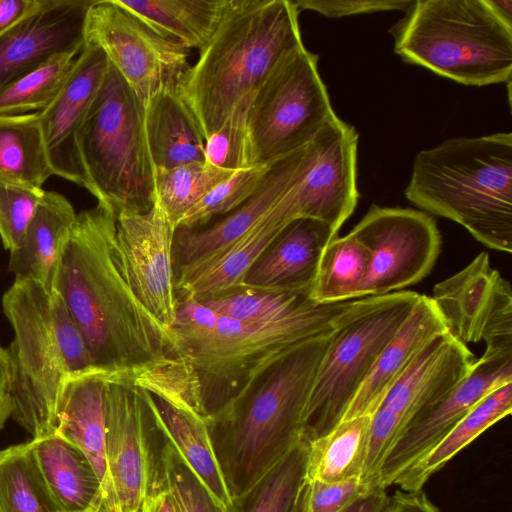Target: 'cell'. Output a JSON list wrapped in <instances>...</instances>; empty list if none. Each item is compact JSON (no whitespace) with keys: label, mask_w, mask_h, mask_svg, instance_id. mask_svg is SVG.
Segmentation results:
<instances>
[{"label":"cell","mask_w":512,"mask_h":512,"mask_svg":"<svg viewBox=\"0 0 512 512\" xmlns=\"http://www.w3.org/2000/svg\"><path fill=\"white\" fill-rule=\"evenodd\" d=\"M85 43L105 53L143 106L161 90L178 88L188 49L166 39L115 0H95L85 21Z\"/></svg>","instance_id":"7c38bea8"},{"label":"cell","mask_w":512,"mask_h":512,"mask_svg":"<svg viewBox=\"0 0 512 512\" xmlns=\"http://www.w3.org/2000/svg\"><path fill=\"white\" fill-rule=\"evenodd\" d=\"M298 9L313 10L327 17L339 18L343 16L372 13L387 10L406 11L412 0H358V1H319V0H298L293 1Z\"/></svg>","instance_id":"bcb514c9"},{"label":"cell","mask_w":512,"mask_h":512,"mask_svg":"<svg viewBox=\"0 0 512 512\" xmlns=\"http://www.w3.org/2000/svg\"><path fill=\"white\" fill-rule=\"evenodd\" d=\"M350 233L370 253L360 298L397 292L420 282L432 271L441 250L435 220L413 209L373 205Z\"/></svg>","instance_id":"5bb4252c"},{"label":"cell","mask_w":512,"mask_h":512,"mask_svg":"<svg viewBox=\"0 0 512 512\" xmlns=\"http://www.w3.org/2000/svg\"><path fill=\"white\" fill-rule=\"evenodd\" d=\"M289 0H229L224 17L178 91L207 139L273 69L304 47Z\"/></svg>","instance_id":"3957f363"},{"label":"cell","mask_w":512,"mask_h":512,"mask_svg":"<svg viewBox=\"0 0 512 512\" xmlns=\"http://www.w3.org/2000/svg\"><path fill=\"white\" fill-rule=\"evenodd\" d=\"M145 132L155 169L205 161V137L178 88L164 89L144 106Z\"/></svg>","instance_id":"83f0119b"},{"label":"cell","mask_w":512,"mask_h":512,"mask_svg":"<svg viewBox=\"0 0 512 512\" xmlns=\"http://www.w3.org/2000/svg\"><path fill=\"white\" fill-rule=\"evenodd\" d=\"M76 215L72 204L63 195L44 192L21 242L9 251L8 270L15 279L34 280L53 291Z\"/></svg>","instance_id":"4316f807"},{"label":"cell","mask_w":512,"mask_h":512,"mask_svg":"<svg viewBox=\"0 0 512 512\" xmlns=\"http://www.w3.org/2000/svg\"><path fill=\"white\" fill-rule=\"evenodd\" d=\"M234 171L218 168L206 161L155 169V201L176 229L185 215Z\"/></svg>","instance_id":"d590c367"},{"label":"cell","mask_w":512,"mask_h":512,"mask_svg":"<svg viewBox=\"0 0 512 512\" xmlns=\"http://www.w3.org/2000/svg\"><path fill=\"white\" fill-rule=\"evenodd\" d=\"M0 175L40 188L54 175L38 111L0 115Z\"/></svg>","instance_id":"d6a6232c"},{"label":"cell","mask_w":512,"mask_h":512,"mask_svg":"<svg viewBox=\"0 0 512 512\" xmlns=\"http://www.w3.org/2000/svg\"><path fill=\"white\" fill-rule=\"evenodd\" d=\"M53 290L80 330L94 368L133 384L185 359L173 331L135 295L117 248L115 214L104 204L76 215Z\"/></svg>","instance_id":"6da1fadb"},{"label":"cell","mask_w":512,"mask_h":512,"mask_svg":"<svg viewBox=\"0 0 512 512\" xmlns=\"http://www.w3.org/2000/svg\"><path fill=\"white\" fill-rule=\"evenodd\" d=\"M79 152L87 190L114 214L144 212L155 201L144 106L109 63L81 128Z\"/></svg>","instance_id":"ba28073f"},{"label":"cell","mask_w":512,"mask_h":512,"mask_svg":"<svg viewBox=\"0 0 512 512\" xmlns=\"http://www.w3.org/2000/svg\"><path fill=\"white\" fill-rule=\"evenodd\" d=\"M512 382V350L484 351L470 373L444 399L414 415L388 451L377 485L386 490L428 453L486 395Z\"/></svg>","instance_id":"2e32d148"},{"label":"cell","mask_w":512,"mask_h":512,"mask_svg":"<svg viewBox=\"0 0 512 512\" xmlns=\"http://www.w3.org/2000/svg\"><path fill=\"white\" fill-rule=\"evenodd\" d=\"M380 512H440L420 490H397L387 499Z\"/></svg>","instance_id":"7dc6e473"},{"label":"cell","mask_w":512,"mask_h":512,"mask_svg":"<svg viewBox=\"0 0 512 512\" xmlns=\"http://www.w3.org/2000/svg\"><path fill=\"white\" fill-rule=\"evenodd\" d=\"M487 2L499 18L512 26V0H487Z\"/></svg>","instance_id":"f5cc1de1"},{"label":"cell","mask_w":512,"mask_h":512,"mask_svg":"<svg viewBox=\"0 0 512 512\" xmlns=\"http://www.w3.org/2000/svg\"><path fill=\"white\" fill-rule=\"evenodd\" d=\"M139 388L168 443L222 510L230 512L233 498L217 461L206 419L186 403Z\"/></svg>","instance_id":"d4e9b609"},{"label":"cell","mask_w":512,"mask_h":512,"mask_svg":"<svg viewBox=\"0 0 512 512\" xmlns=\"http://www.w3.org/2000/svg\"><path fill=\"white\" fill-rule=\"evenodd\" d=\"M79 53L58 55L0 90V115L45 109L57 96Z\"/></svg>","instance_id":"74e56055"},{"label":"cell","mask_w":512,"mask_h":512,"mask_svg":"<svg viewBox=\"0 0 512 512\" xmlns=\"http://www.w3.org/2000/svg\"><path fill=\"white\" fill-rule=\"evenodd\" d=\"M95 0H48L0 36V90L63 53H80Z\"/></svg>","instance_id":"ffe728a7"},{"label":"cell","mask_w":512,"mask_h":512,"mask_svg":"<svg viewBox=\"0 0 512 512\" xmlns=\"http://www.w3.org/2000/svg\"><path fill=\"white\" fill-rule=\"evenodd\" d=\"M371 416L343 420L331 432L308 444L305 478L325 483L361 479Z\"/></svg>","instance_id":"1f68e13d"},{"label":"cell","mask_w":512,"mask_h":512,"mask_svg":"<svg viewBox=\"0 0 512 512\" xmlns=\"http://www.w3.org/2000/svg\"><path fill=\"white\" fill-rule=\"evenodd\" d=\"M369 265L370 253L354 235L335 237L321 254L310 298L321 304L360 298Z\"/></svg>","instance_id":"836d02e7"},{"label":"cell","mask_w":512,"mask_h":512,"mask_svg":"<svg viewBox=\"0 0 512 512\" xmlns=\"http://www.w3.org/2000/svg\"><path fill=\"white\" fill-rule=\"evenodd\" d=\"M375 299L329 304L311 300L286 317L264 323L217 315L195 299L181 302L171 330L192 369L202 416L210 420L220 414L287 352L333 331Z\"/></svg>","instance_id":"7a4b0ae2"},{"label":"cell","mask_w":512,"mask_h":512,"mask_svg":"<svg viewBox=\"0 0 512 512\" xmlns=\"http://www.w3.org/2000/svg\"><path fill=\"white\" fill-rule=\"evenodd\" d=\"M332 332L287 352L241 399L206 420L232 498L301 441L304 409Z\"/></svg>","instance_id":"277c9868"},{"label":"cell","mask_w":512,"mask_h":512,"mask_svg":"<svg viewBox=\"0 0 512 512\" xmlns=\"http://www.w3.org/2000/svg\"><path fill=\"white\" fill-rule=\"evenodd\" d=\"M449 331L433 298L419 295L407 318L381 351L343 420L372 415L422 347Z\"/></svg>","instance_id":"603a6c76"},{"label":"cell","mask_w":512,"mask_h":512,"mask_svg":"<svg viewBox=\"0 0 512 512\" xmlns=\"http://www.w3.org/2000/svg\"><path fill=\"white\" fill-rule=\"evenodd\" d=\"M512 411V382L480 400L428 453L393 482L402 490H420L428 479L485 430Z\"/></svg>","instance_id":"4dcf8cb0"},{"label":"cell","mask_w":512,"mask_h":512,"mask_svg":"<svg viewBox=\"0 0 512 512\" xmlns=\"http://www.w3.org/2000/svg\"><path fill=\"white\" fill-rule=\"evenodd\" d=\"M387 494L383 488H374L358 497L341 512H380Z\"/></svg>","instance_id":"f907efd6"},{"label":"cell","mask_w":512,"mask_h":512,"mask_svg":"<svg viewBox=\"0 0 512 512\" xmlns=\"http://www.w3.org/2000/svg\"><path fill=\"white\" fill-rule=\"evenodd\" d=\"M47 2L48 0H0V36L40 10Z\"/></svg>","instance_id":"c3c4849f"},{"label":"cell","mask_w":512,"mask_h":512,"mask_svg":"<svg viewBox=\"0 0 512 512\" xmlns=\"http://www.w3.org/2000/svg\"><path fill=\"white\" fill-rule=\"evenodd\" d=\"M90 512H114L112 509H110L105 503H103L100 507H98L95 510H92Z\"/></svg>","instance_id":"db71d44e"},{"label":"cell","mask_w":512,"mask_h":512,"mask_svg":"<svg viewBox=\"0 0 512 512\" xmlns=\"http://www.w3.org/2000/svg\"><path fill=\"white\" fill-rule=\"evenodd\" d=\"M111 378L116 377L96 368L70 374L60 393L55 430L88 457L104 494L107 482L105 391Z\"/></svg>","instance_id":"484cf974"},{"label":"cell","mask_w":512,"mask_h":512,"mask_svg":"<svg viewBox=\"0 0 512 512\" xmlns=\"http://www.w3.org/2000/svg\"><path fill=\"white\" fill-rule=\"evenodd\" d=\"M305 150L274 161L254 194L234 210L200 227L175 229V283L223 252L271 210L298 175Z\"/></svg>","instance_id":"d6986e66"},{"label":"cell","mask_w":512,"mask_h":512,"mask_svg":"<svg viewBox=\"0 0 512 512\" xmlns=\"http://www.w3.org/2000/svg\"><path fill=\"white\" fill-rule=\"evenodd\" d=\"M432 298L463 344L484 341L485 351L512 350L511 286L487 253L435 285Z\"/></svg>","instance_id":"9a60e30c"},{"label":"cell","mask_w":512,"mask_h":512,"mask_svg":"<svg viewBox=\"0 0 512 512\" xmlns=\"http://www.w3.org/2000/svg\"><path fill=\"white\" fill-rule=\"evenodd\" d=\"M370 416L368 445L361 480L374 489L380 488L377 485L379 470L403 427V421L398 414L383 405Z\"/></svg>","instance_id":"f6af8a7d"},{"label":"cell","mask_w":512,"mask_h":512,"mask_svg":"<svg viewBox=\"0 0 512 512\" xmlns=\"http://www.w3.org/2000/svg\"><path fill=\"white\" fill-rule=\"evenodd\" d=\"M405 196L486 247L511 253L512 134L451 138L421 150Z\"/></svg>","instance_id":"5b68a950"},{"label":"cell","mask_w":512,"mask_h":512,"mask_svg":"<svg viewBox=\"0 0 512 512\" xmlns=\"http://www.w3.org/2000/svg\"><path fill=\"white\" fill-rule=\"evenodd\" d=\"M420 294L377 296L333 330L302 418L301 441L310 443L342 422L358 389Z\"/></svg>","instance_id":"9c48e42d"},{"label":"cell","mask_w":512,"mask_h":512,"mask_svg":"<svg viewBox=\"0 0 512 512\" xmlns=\"http://www.w3.org/2000/svg\"><path fill=\"white\" fill-rule=\"evenodd\" d=\"M310 291L238 288L200 299L217 315L247 323L279 320L311 301Z\"/></svg>","instance_id":"8d00e7d4"},{"label":"cell","mask_w":512,"mask_h":512,"mask_svg":"<svg viewBox=\"0 0 512 512\" xmlns=\"http://www.w3.org/2000/svg\"><path fill=\"white\" fill-rule=\"evenodd\" d=\"M337 236L329 224L314 218L289 222L251 266L242 287L310 291L321 254Z\"/></svg>","instance_id":"7402d4cb"},{"label":"cell","mask_w":512,"mask_h":512,"mask_svg":"<svg viewBox=\"0 0 512 512\" xmlns=\"http://www.w3.org/2000/svg\"><path fill=\"white\" fill-rule=\"evenodd\" d=\"M370 490L361 479L325 483L304 478L291 512H341Z\"/></svg>","instance_id":"ee69618b"},{"label":"cell","mask_w":512,"mask_h":512,"mask_svg":"<svg viewBox=\"0 0 512 512\" xmlns=\"http://www.w3.org/2000/svg\"><path fill=\"white\" fill-rule=\"evenodd\" d=\"M163 471L179 512H224L168 441L163 451Z\"/></svg>","instance_id":"7bdbcfd3"},{"label":"cell","mask_w":512,"mask_h":512,"mask_svg":"<svg viewBox=\"0 0 512 512\" xmlns=\"http://www.w3.org/2000/svg\"><path fill=\"white\" fill-rule=\"evenodd\" d=\"M116 243L130 285L143 306L164 326H173L179 300L175 287V229L154 201L144 212L115 214Z\"/></svg>","instance_id":"e0dca14e"},{"label":"cell","mask_w":512,"mask_h":512,"mask_svg":"<svg viewBox=\"0 0 512 512\" xmlns=\"http://www.w3.org/2000/svg\"><path fill=\"white\" fill-rule=\"evenodd\" d=\"M166 39L201 50L212 38L229 0H115Z\"/></svg>","instance_id":"f546056e"},{"label":"cell","mask_w":512,"mask_h":512,"mask_svg":"<svg viewBox=\"0 0 512 512\" xmlns=\"http://www.w3.org/2000/svg\"><path fill=\"white\" fill-rule=\"evenodd\" d=\"M287 224L270 210L223 252L176 281L178 300H200L241 288L251 266Z\"/></svg>","instance_id":"f1b7e54d"},{"label":"cell","mask_w":512,"mask_h":512,"mask_svg":"<svg viewBox=\"0 0 512 512\" xmlns=\"http://www.w3.org/2000/svg\"><path fill=\"white\" fill-rule=\"evenodd\" d=\"M105 504L114 512H143L151 494L166 487V438L141 389L120 378L105 391Z\"/></svg>","instance_id":"8fae6325"},{"label":"cell","mask_w":512,"mask_h":512,"mask_svg":"<svg viewBox=\"0 0 512 512\" xmlns=\"http://www.w3.org/2000/svg\"><path fill=\"white\" fill-rule=\"evenodd\" d=\"M2 310L14 332L11 416L33 439L53 434L66 378L94 368L84 339L61 296L37 281L15 279Z\"/></svg>","instance_id":"8992f818"},{"label":"cell","mask_w":512,"mask_h":512,"mask_svg":"<svg viewBox=\"0 0 512 512\" xmlns=\"http://www.w3.org/2000/svg\"><path fill=\"white\" fill-rule=\"evenodd\" d=\"M251 97L239 103L221 127L206 139L207 163L227 170L247 167L246 122Z\"/></svg>","instance_id":"b9f144b4"},{"label":"cell","mask_w":512,"mask_h":512,"mask_svg":"<svg viewBox=\"0 0 512 512\" xmlns=\"http://www.w3.org/2000/svg\"><path fill=\"white\" fill-rule=\"evenodd\" d=\"M475 360L451 331L440 334L416 354L380 405L398 414L404 426L418 412L447 397L470 373Z\"/></svg>","instance_id":"44dd1931"},{"label":"cell","mask_w":512,"mask_h":512,"mask_svg":"<svg viewBox=\"0 0 512 512\" xmlns=\"http://www.w3.org/2000/svg\"><path fill=\"white\" fill-rule=\"evenodd\" d=\"M404 61L470 86L511 81L512 26L487 0H416L393 28Z\"/></svg>","instance_id":"52a82bcc"},{"label":"cell","mask_w":512,"mask_h":512,"mask_svg":"<svg viewBox=\"0 0 512 512\" xmlns=\"http://www.w3.org/2000/svg\"><path fill=\"white\" fill-rule=\"evenodd\" d=\"M44 190L0 175V238L11 251L21 242Z\"/></svg>","instance_id":"60d3db41"},{"label":"cell","mask_w":512,"mask_h":512,"mask_svg":"<svg viewBox=\"0 0 512 512\" xmlns=\"http://www.w3.org/2000/svg\"><path fill=\"white\" fill-rule=\"evenodd\" d=\"M11 362L7 349L0 346V429L12 415Z\"/></svg>","instance_id":"681fc988"},{"label":"cell","mask_w":512,"mask_h":512,"mask_svg":"<svg viewBox=\"0 0 512 512\" xmlns=\"http://www.w3.org/2000/svg\"><path fill=\"white\" fill-rule=\"evenodd\" d=\"M308 444L298 442L248 490L233 498L230 512H291L305 478Z\"/></svg>","instance_id":"e575fe53"},{"label":"cell","mask_w":512,"mask_h":512,"mask_svg":"<svg viewBox=\"0 0 512 512\" xmlns=\"http://www.w3.org/2000/svg\"><path fill=\"white\" fill-rule=\"evenodd\" d=\"M357 144L354 127L333 117L306 146L298 175L273 215L286 223L314 218L338 232L358 201Z\"/></svg>","instance_id":"4fadbf2b"},{"label":"cell","mask_w":512,"mask_h":512,"mask_svg":"<svg viewBox=\"0 0 512 512\" xmlns=\"http://www.w3.org/2000/svg\"><path fill=\"white\" fill-rule=\"evenodd\" d=\"M109 61L99 47L86 44L54 100L38 111L46 152L54 175L87 189L79 152V134L99 91Z\"/></svg>","instance_id":"ac0fdd59"},{"label":"cell","mask_w":512,"mask_h":512,"mask_svg":"<svg viewBox=\"0 0 512 512\" xmlns=\"http://www.w3.org/2000/svg\"><path fill=\"white\" fill-rule=\"evenodd\" d=\"M336 114L305 46L284 58L253 93L246 122V165H267L307 146Z\"/></svg>","instance_id":"30bf717a"},{"label":"cell","mask_w":512,"mask_h":512,"mask_svg":"<svg viewBox=\"0 0 512 512\" xmlns=\"http://www.w3.org/2000/svg\"><path fill=\"white\" fill-rule=\"evenodd\" d=\"M143 512H179L177 503L167 486L150 495Z\"/></svg>","instance_id":"816d5d0a"},{"label":"cell","mask_w":512,"mask_h":512,"mask_svg":"<svg viewBox=\"0 0 512 512\" xmlns=\"http://www.w3.org/2000/svg\"><path fill=\"white\" fill-rule=\"evenodd\" d=\"M30 457L55 512H90L105 503L88 457L56 433L28 442Z\"/></svg>","instance_id":"cb8c5ba5"},{"label":"cell","mask_w":512,"mask_h":512,"mask_svg":"<svg viewBox=\"0 0 512 512\" xmlns=\"http://www.w3.org/2000/svg\"><path fill=\"white\" fill-rule=\"evenodd\" d=\"M0 512H55L33 466L28 443L0 450Z\"/></svg>","instance_id":"f35d334b"},{"label":"cell","mask_w":512,"mask_h":512,"mask_svg":"<svg viewBox=\"0 0 512 512\" xmlns=\"http://www.w3.org/2000/svg\"><path fill=\"white\" fill-rule=\"evenodd\" d=\"M272 163L234 171L206 194L185 215L178 227L203 226L240 206L258 189Z\"/></svg>","instance_id":"ab89813d"}]
</instances>
